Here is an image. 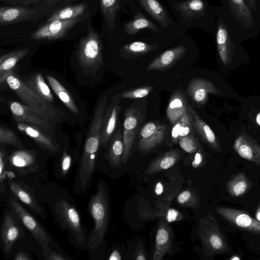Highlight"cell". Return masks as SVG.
<instances>
[{"label":"cell","instance_id":"1","mask_svg":"<svg viewBox=\"0 0 260 260\" xmlns=\"http://www.w3.org/2000/svg\"><path fill=\"white\" fill-rule=\"evenodd\" d=\"M16 178L26 183L40 203L48 206L57 225L67 232L70 243L76 248L86 250L88 234L73 198L67 191L48 180L44 170Z\"/></svg>","mask_w":260,"mask_h":260},{"label":"cell","instance_id":"2","mask_svg":"<svg viewBox=\"0 0 260 260\" xmlns=\"http://www.w3.org/2000/svg\"><path fill=\"white\" fill-rule=\"evenodd\" d=\"M88 211L94 221V225L88 234L86 250L90 259H95L104 242L110 218L108 188L101 179L96 183V191L90 199Z\"/></svg>","mask_w":260,"mask_h":260},{"label":"cell","instance_id":"3","mask_svg":"<svg viewBox=\"0 0 260 260\" xmlns=\"http://www.w3.org/2000/svg\"><path fill=\"white\" fill-rule=\"evenodd\" d=\"M217 8L223 18L233 38L240 43L257 37L260 21L249 8L245 0H221Z\"/></svg>","mask_w":260,"mask_h":260},{"label":"cell","instance_id":"4","mask_svg":"<svg viewBox=\"0 0 260 260\" xmlns=\"http://www.w3.org/2000/svg\"><path fill=\"white\" fill-rule=\"evenodd\" d=\"M5 83L32 111L49 118L55 114L53 106L28 87L13 70L0 77L1 85Z\"/></svg>","mask_w":260,"mask_h":260},{"label":"cell","instance_id":"5","mask_svg":"<svg viewBox=\"0 0 260 260\" xmlns=\"http://www.w3.org/2000/svg\"><path fill=\"white\" fill-rule=\"evenodd\" d=\"M198 234L203 246L204 252L207 256L229 252L228 243L211 212L208 213L200 219Z\"/></svg>","mask_w":260,"mask_h":260},{"label":"cell","instance_id":"6","mask_svg":"<svg viewBox=\"0 0 260 260\" xmlns=\"http://www.w3.org/2000/svg\"><path fill=\"white\" fill-rule=\"evenodd\" d=\"M9 204L12 212L39 244L45 256L51 250L52 238L48 232L14 197L9 198Z\"/></svg>","mask_w":260,"mask_h":260},{"label":"cell","instance_id":"7","mask_svg":"<svg viewBox=\"0 0 260 260\" xmlns=\"http://www.w3.org/2000/svg\"><path fill=\"white\" fill-rule=\"evenodd\" d=\"M45 165L40 162L36 152L19 149L14 151L7 159V178L26 176L43 170Z\"/></svg>","mask_w":260,"mask_h":260},{"label":"cell","instance_id":"8","mask_svg":"<svg viewBox=\"0 0 260 260\" xmlns=\"http://www.w3.org/2000/svg\"><path fill=\"white\" fill-rule=\"evenodd\" d=\"M78 58L81 66L86 69H96L102 62V42L92 28H88L87 36L79 44Z\"/></svg>","mask_w":260,"mask_h":260},{"label":"cell","instance_id":"9","mask_svg":"<svg viewBox=\"0 0 260 260\" xmlns=\"http://www.w3.org/2000/svg\"><path fill=\"white\" fill-rule=\"evenodd\" d=\"M6 182L13 197L42 219H46L47 212L46 209L26 183L12 178H7Z\"/></svg>","mask_w":260,"mask_h":260},{"label":"cell","instance_id":"10","mask_svg":"<svg viewBox=\"0 0 260 260\" xmlns=\"http://www.w3.org/2000/svg\"><path fill=\"white\" fill-rule=\"evenodd\" d=\"M216 212L233 225L254 234H260V222L252 218L247 212L228 207L216 208Z\"/></svg>","mask_w":260,"mask_h":260},{"label":"cell","instance_id":"11","mask_svg":"<svg viewBox=\"0 0 260 260\" xmlns=\"http://www.w3.org/2000/svg\"><path fill=\"white\" fill-rule=\"evenodd\" d=\"M167 128L165 125L156 121L146 123L142 128L138 143V149L142 152L149 151L165 140Z\"/></svg>","mask_w":260,"mask_h":260},{"label":"cell","instance_id":"12","mask_svg":"<svg viewBox=\"0 0 260 260\" xmlns=\"http://www.w3.org/2000/svg\"><path fill=\"white\" fill-rule=\"evenodd\" d=\"M10 111L15 120L35 126L44 132H51L52 128L49 118L32 111L26 105L12 102L9 105Z\"/></svg>","mask_w":260,"mask_h":260},{"label":"cell","instance_id":"13","mask_svg":"<svg viewBox=\"0 0 260 260\" xmlns=\"http://www.w3.org/2000/svg\"><path fill=\"white\" fill-rule=\"evenodd\" d=\"M80 17L55 20L47 22L37 30L30 37L32 40H52L61 38L80 20Z\"/></svg>","mask_w":260,"mask_h":260},{"label":"cell","instance_id":"14","mask_svg":"<svg viewBox=\"0 0 260 260\" xmlns=\"http://www.w3.org/2000/svg\"><path fill=\"white\" fill-rule=\"evenodd\" d=\"M121 94L115 95L106 107L102 124L101 145L106 147L111 141L116 127L119 113L121 109Z\"/></svg>","mask_w":260,"mask_h":260},{"label":"cell","instance_id":"15","mask_svg":"<svg viewBox=\"0 0 260 260\" xmlns=\"http://www.w3.org/2000/svg\"><path fill=\"white\" fill-rule=\"evenodd\" d=\"M139 120L138 111L135 109L131 108L125 111L122 133L124 146L123 165L127 162L130 156Z\"/></svg>","mask_w":260,"mask_h":260},{"label":"cell","instance_id":"16","mask_svg":"<svg viewBox=\"0 0 260 260\" xmlns=\"http://www.w3.org/2000/svg\"><path fill=\"white\" fill-rule=\"evenodd\" d=\"M16 216L11 211L6 213L1 228V240L6 254L11 253L15 242L23 236L22 230L16 222Z\"/></svg>","mask_w":260,"mask_h":260},{"label":"cell","instance_id":"17","mask_svg":"<svg viewBox=\"0 0 260 260\" xmlns=\"http://www.w3.org/2000/svg\"><path fill=\"white\" fill-rule=\"evenodd\" d=\"M173 239V233L169 223L160 218L155 239L154 248L152 254L153 260L163 259L169 251Z\"/></svg>","mask_w":260,"mask_h":260},{"label":"cell","instance_id":"18","mask_svg":"<svg viewBox=\"0 0 260 260\" xmlns=\"http://www.w3.org/2000/svg\"><path fill=\"white\" fill-rule=\"evenodd\" d=\"M17 128L32 138L45 151L55 154L60 149V145L50 136L39 128L31 124L18 122Z\"/></svg>","mask_w":260,"mask_h":260},{"label":"cell","instance_id":"19","mask_svg":"<svg viewBox=\"0 0 260 260\" xmlns=\"http://www.w3.org/2000/svg\"><path fill=\"white\" fill-rule=\"evenodd\" d=\"M186 48L182 45L166 50L160 54L147 67V71L167 70L181 59L186 53Z\"/></svg>","mask_w":260,"mask_h":260},{"label":"cell","instance_id":"20","mask_svg":"<svg viewBox=\"0 0 260 260\" xmlns=\"http://www.w3.org/2000/svg\"><path fill=\"white\" fill-rule=\"evenodd\" d=\"M36 9L26 7H2L0 9V24L7 25L37 17Z\"/></svg>","mask_w":260,"mask_h":260},{"label":"cell","instance_id":"21","mask_svg":"<svg viewBox=\"0 0 260 260\" xmlns=\"http://www.w3.org/2000/svg\"><path fill=\"white\" fill-rule=\"evenodd\" d=\"M187 111L190 115L192 127L202 139L216 151H220L215 135L210 127L197 114L195 110L187 105Z\"/></svg>","mask_w":260,"mask_h":260},{"label":"cell","instance_id":"22","mask_svg":"<svg viewBox=\"0 0 260 260\" xmlns=\"http://www.w3.org/2000/svg\"><path fill=\"white\" fill-rule=\"evenodd\" d=\"M181 155L177 149L168 151L154 159L148 165L145 174L150 175L168 170L181 159Z\"/></svg>","mask_w":260,"mask_h":260},{"label":"cell","instance_id":"23","mask_svg":"<svg viewBox=\"0 0 260 260\" xmlns=\"http://www.w3.org/2000/svg\"><path fill=\"white\" fill-rule=\"evenodd\" d=\"M187 112V105L182 92L179 90L174 91L166 110L168 120L174 125Z\"/></svg>","mask_w":260,"mask_h":260},{"label":"cell","instance_id":"24","mask_svg":"<svg viewBox=\"0 0 260 260\" xmlns=\"http://www.w3.org/2000/svg\"><path fill=\"white\" fill-rule=\"evenodd\" d=\"M176 10L184 18L188 19L204 17L209 12L207 4L203 0H187L177 4Z\"/></svg>","mask_w":260,"mask_h":260},{"label":"cell","instance_id":"25","mask_svg":"<svg viewBox=\"0 0 260 260\" xmlns=\"http://www.w3.org/2000/svg\"><path fill=\"white\" fill-rule=\"evenodd\" d=\"M187 92L195 103L202 105L207 99L209 92H214L215 89L212 83L201 78L192 79L187 85Z\"/></svg>","mask_w":260,"mask_h":260},{"label":"cell","instance_id":"26","mask_svg":"<svg viewBox=\"0 0 260 260\" xmlns=\"http://www.w3.org/2000/svg\"><path fill=\"white\" fill-rule=\"evenodd\" d=\"M234 148L242 158L260 166V147L242 137L235 142Z\"/></svg>","mask_w":260,"mask_h":260},{"label":"cell","instance_id":"27","mask_svg":"<svg viewBox=\"0 0 260 260\" xmlns=\"http://www.w3.org/2000/svg\"><path fill=\"white\" fill-rule=\"evenodd\" d=\"M24 83L49 103L54 100L52 92L40 73H35L21 79Z\"/></svg>","mask_w":260,"mask_h":260},{"label":"cell","instance_id":"28","mask_svg":"<svg viewBox=\"0 0 260 260\" xmlns=\"http://www.w3.org/2000/svg\"><path fill=\"white\" fill-rule=\"evenodd\" d=\"M79 159L80 158L75 156L64 148L54 162L53 173L56 178L64 179L74 164L79 162Z\"/></svg>","mask_w":260,"mask_h":260},{"label":"cell","instance_id":"29","mask_svg":"<svg viewBox=\"0 0 260 260\" xmlns=\"http://www.w3.org/2000/svg\"><path fill=\"white\" fill-rule=\"evenodd\" d=\"M110 141L108 159L111 167H120L122 164L124 151L123 135L120 127L114 134Z\"/></svg>","mask_w":260,"mask_h":260},{"label":"cell","instance_id":"30","mask_svg":"<svg viewBox=\"0 0 260 260\" xmlns=\"http://www.w3.org/2000/svg\"><path fill=\"white\" fill-rule=\"evenodd\" d=\"M252 187V183L245 174L239 172L233 175L226 184V190L232 197L237 198L247 192Z\"/></svg>","mask_w":260,"mask_h":260},{"label":"cell","instance_id":"31","mask_svg":"<svg viewBox=\"0 0 260 260\" xmlns=\"http://www.w3.org/2000/svg\"><path fill=\"white\" fill-rule=\"evenodd\" d=\"M143 9L164 28L171 24L170 19L161 4L157 0H138Z\"/></svg>","mask_w":260,"mask_h":260},{"label":"cell","instance_id":"32","mask_svg":"<svg viewBox=\"0 0 260 260\" xmlns=\"http://www.w3.org/2000/svg\"><path fill=\"white\" fill-rule=\"evenodd\" d=\"M158 44H149L142 41H135L124 45L121 49V54L125 59L137 57L158 48Z\"/></svg>","mask_w":260,"mask_h":260},{"label":"cell","instance_id":"33","mask_svg":"<svg viewBox=\"0 0 260 260\" xmlns=\"http://www.w3.org/2000/svg\"><path fill=\"white\" fill-rule=\"evenodd\" d=\"M49 84L60 101L73 113L78 114V108L66 88L54 77L46 75Z\"/></svg>","mask_w":260,"mask_h":260},{"label":"cell","instance_id":"34","mask_svg":"<svg viewBox=\"0 0 260 260\" xmlns=\"http://www.w3.org/2000/svg\"><path fill=\"white\" fill-rule=\"evenodd\" d=\"M143 29H149L155 32H160L158 27L154 23L139 12L132 20L127 22L124 25L125 31L128 35L136 34Z\"/></svg>","mask_w":260,"mask_h":260},{"label":"cell","instance_id":"35","mask_svg":"<svg viewBox=\"0 0 260 260\" xmlns=\"http://www.w3.org/2000/svg\"><path fill=\"white\" fill-rule=\"evenodd\" d=\"M28 51V49H19L2 55L0 57V77L12 71L18 61Z\"/></svg>","mask_w":260,"mask_h":260},{"label":"cell","instance_id":"36","mask_svg":"<svg viewBox=\"0 0 260 260\" xmlns=\"http://www.w3.org/2000/svg\"><path fill=\"white\" fill-rule=\"evenodd\" d=\"M100 5L108 29L113 30L115 28L117 12L120 6V0H100Z\"/></svg>","mask_w":260,"mask_h":260},{"label":"cell","instance_id":"37","mask_svg":"<svg viewBox=\"0 0 260 260\" xmlns=\"http://www.w3.org/2000/svg\"><path fill=\"white\" fill-rule=\"evenodd\" d=\"M85 10V4L69 6L53 13L47 19V22L55 20H64L80 17Z\"/></svg>","mask_w":260,"mask_h":260},{"label":"cell","instance_id":"38","mask_svg":"<svg viewBox=\"0 0 260 260\" xmlns=\"http://www.w3.org/2000/svg\"><path fill=\"white\" fill-rule=\"evenodd\" d=\"M176 201L180 206L197 209L200 205V197L197 191L187 188L178 194Z\"/></svg>","mask_w":260,"mask_h":260},{"label":"cell","instance_id":"39","mask_svg":"<svg viewBox=\"0 0 260 260\" xmlns=\"http://www.w3.org/2000/svg\"><path fill=\"white\" fill-rule=\"evenodd\" d=\"M0 143L2 145L9 144L19 148H24L22 142L14 132L2 126L0 127Z\"/></svg>","mask_w":260,"mask_h":260},{"label":"cell","instance_id":"40","mask_svg":"<svg viewBox=\"0 0 260 260\" xmlns=\"http://www.w3.org/2000/svg\"><path fill=\"white\" fill-rule=\"evenodd\" d=\"M150 216H154L164 219L168 223L182 219V214L177 210L168 207L167 209L157 212H151Z\"/></svg>","mask_w":260,"mask_h":260},{"label":"cell","instance_id":"41","mask_svg":"<svg viewBox=\"0 0 260 260\" xmlns=\"http://www.w3.org/2000/svg\"><path fill=\"white\" fill-rule=\"evenodd\" d=\"M153 88L151 85H147L134 88L121 93V98L136 99L148 95Z\"/></svg>","mask_w":260,"mask_h":260},{"label":"cell","instance_id":"42","mask_svg":"<svg viewBox=\"0 0 260 260\" xmlns=\"http://www.w3.org/2000/svg\"><path fill=\"white\" fill-rule=\"evenodd\" d=\"M178 143L180 147L189 153H195L200 148L199 144L192 134L181 137Z\"/></svg>","mask_w":260,"mask_h":260},{"label":"cell","instance_id":"43","mask_svg":"<svg viewBox=\"0 0 260 260\" xmlns=\"http://www.w3.org/2000/svg\"><path fill=\"white\" fill-rule=\"evenodd\" d=\"M7 154L4 148L1 146L0 150V191L1 194H5V182L7 177Z\"/></svg>","mask_w":260,"mask_h":260},{"label":"cell","instance_id":"44","mask_svg":"<svg viewBox=\"0 0 260 260\" xmlns=\"http://www.w3.org/2000/svg\"><path fill=\"white\" fill-rule=\"evenodd\" d=\"M45 259L46 260H69L71 258L68 255L58 252L51 249L45 256Z\"/></svg>","mask_w":260,"mask_h":260},{"label":"cell","instance_id":"45","mask_svg":"<svg viewBox=\"0 0 260 260\" xmlns=\"http://www.w3.org/2000/svg\"><path fill=\"white\" fill-rule=\"evenodd\" d=\"M249 8L260 21V0H245Z\"/></svg>","mask_w":260,"mask_h":260},{"label":"cell","instance_id":"46","mask_svg":"<svg viewBox=\"0 0 260 260\" xmlns=\"http://www.w3.org/2000/svg\"><path fill=\"white\" fill-rule=\"evenodd\" d=\"M195 153L194 158L192 162V166L193 168H198L203 165L205 162V158L200 148Z\"/></svg>","mask_w":260,"mask_h":260},{"label":"cell","instance_id":"47","mask_svg":"<svg viewBox=\"0 0 260 260\" xmlns=\"http://www.w3.org/2000/svg\"><path fill=\"white\" fill-rule=\"evenodd\" d=\"M134 258L135 260H146L147 257L144 248L141 243H138L135 250Z\"/></svg>","mask_w":260,"mask_h":260},{"label":"cell","instance_id":"48","mask_svg":"<svg viewBox=\"0 0 260 260\" xmlns=\"http://www.w3.org/2000/svg\"><path fill=\"white\" fill-rule=\"evenodd\" d=\"M165 190L164 184L161 181L157 182L154 187V192L157 196H161Z\"/></svg>","mask_w":260,"mask_h":260},{"label":"cell","instance_id":"49","mask_svg":"<svg viewBox=\"0 0 260 260\" xmlns=\"http://www.w3.org/2000/svg\"><path fill=\"white\" fill-rule=\"evenodd\" d=\"M15 260H30L31 258L24 251L18 252L14 257Z\"/></svg>","mask_w":260,"mask_h":260},{"label":"cell","instance_id":"50","mask_svg":"<svg viewBox=\"0 0 260 260\" xmlns=\"http://www.w3.org/2000/svg\"><path fill=\"white\" fill-rule=\"evenodd\" d=\"M108 259L109 260H121L122 256L119 250L115 249L111 252Z\"/></svg>","mask_w":260,"mask_h":260},{"label":"cell","instance_id":"51","mask_svg":"<svg viewBox=\"0 0 260 260\" xmlns=\"http://www.w3.org/2000/svg\"><path fill=\"white\" fill-rule=\"evenodd\" d=\"M43 0H17L15 3H19L23 6H27Z\"/></svg>","mask_w":260,"mask_h":260},{"label":"cell","instance_id":"52","mask_svg":"<svg viewBox=\"0 0 260 260\" xmlns=\"http://www.w3.org/2000/svg\"><path fill=\"white\" fill-rule=\"evenodd\" d=\"M255 219L260 222V203L258 204L255 214Z\"/></svg>","mask_w":260,"mask_h":260},{"label":"cell","instance_id":"53","mask_svg":"<svg viewBox=\"0 0 260 260\" xmlns=\"http://www.w3.org/2000/svg\"><path fill=\"white\" fill-rule=\"evenodd\" d=\"M229 259V260H241V258L239 255H234L232 256Z\"/></svg>","mask_w":260,"mask_h":260},{"label":"cell","instance_id":"54","mask_svg":"<svg viewBox=\"0 0 260 260\" xmlns=\"http://www.w3.org/2000/svg\"><path fill=\"white\" fill-rule=\"evenodd\" d=\"M256 121L259 125H260V112L258 113L256 116Z\"/></svg>","mask_w":260,"mask_h":260},{"label":"cell","instance_id":"55","mask_svg":"<svg viewBox=\"0 0 260 260\" xmlns=\"http://www.w3.org/2000/svg\"><path fill=\"white\" fill-rule=\"evenodd\" d=\"M2 1H3L4 2H6V3H15V2L17 1V0H1Z\"/></svg>","mask_w":260,"mask_h":260}]
</instances>
